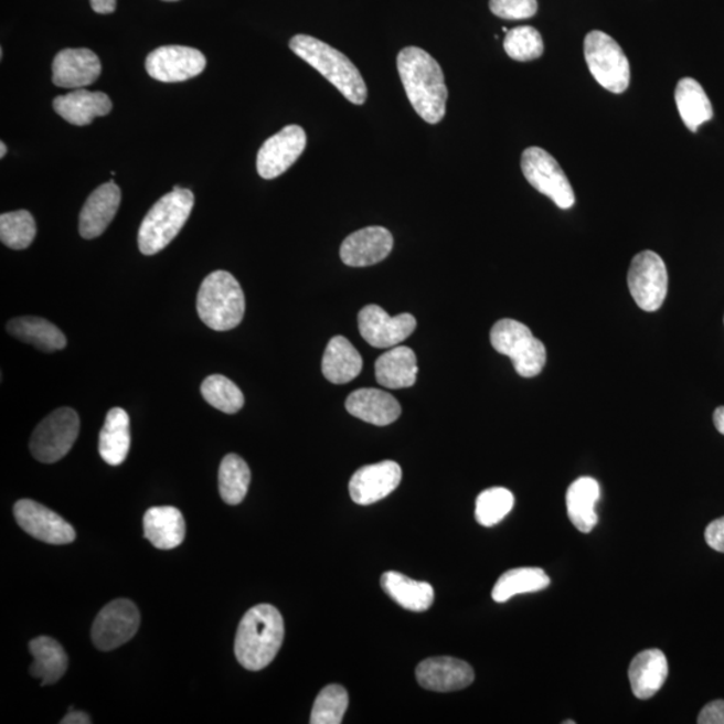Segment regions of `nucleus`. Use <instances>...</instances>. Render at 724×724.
Segmentation results:
<instances>
[{"label":"nucleus","mask_w":724,"mask_h":724,"mask_svg":"<svg viewBox=\"0 0 724 724\" xmlns=\"http://www.w3.org/2000/svg\"><path fill=\"white\" fill-rule=\"evenodd\" d=\"M285 638L283 615L270 604H260L241 620L235 657L248 671L264 670L276 659Z\"/></svg>","instance_id":"nucleus-2"},{"label":"nucleus","mask_w":724,"mask_h":724,"mask_svg":"<svg viewBox=\"0 0 724 724\" xmlns=\"http://www.w3.org/2000/svg\"><path fill=\"white\" fill-rule=\"evenodd\" d=\"M130 448V420L127 411L111 408L99 433L98 451L106 464L120 466Z\"/></svg>","instance_id":"nucleus-28"},{"label":"nucleus","mask_w":724,"mask_h":724,"mask_svg":"<svg viewBox=\"0 0 724 724\" xmlns=\"http://www.w3.org/2000/svg\"><path fill=\"white\" fill-rule=\"evenodd\" d=\"M62 724H89L92 723L91 716L81 711H74L73 707L68 714L61 721Z\"/></svg>","instance_id":"nucleus-44"},{"label":"nucleus","mask_w":724,"mask_h":724,"mask_svg":"<svg viewBox=\"0 0 724 724\" xmlns=\"http://www.w3.org/2000/svg\"><path fill=\"white\" fill-rule=\"evenodd\" d=\"M102 71V62L92 50L65 49L55 55L53 83L67 89H83L96 83Z\"/></svg>","instance_id":"nucleus-19"},{"label":"nucleus","mask_w":724,"mask_h":724,"mask_svg":"<svg viewBox=\"0 0 724 724\" xmlns=\"http://www.w3.org/2000/svg\"><path fill=\"white\" fill-rule=\"evenodd\" d=\"M402 467L396 461L384 460L361 467L349 482L354 503L373 504L392 494L402 482Z\"/></svg>","instance_id":"nucleus-16"},{"label":"nucleus","mask_w":724,"mask_h":724,"mask_svg":"<svg viewBox=\"0 0 724 724\" xmlns=\"http://www.w3.org/2000/svg\"><path fill=\"white\" fill-rule=\"evenodd\" d=\"M290 49L299 58L308 62L318 73H321L349 102L355 105L366 102L368 89L364 78L353 62L339 50L315 36L304 34L291 39Z\"/></svg>","instance_id":"nucleus-3"},{"label":"nucleus","mask_w":724,"mask_h":724,"mask_svg":"<svg viewBox=\"0 0 724 724\" xmlns=\"http://www.w3.org/2000/svg\"><path fill=\"white\" fill-rule=\"evenodd\" d=\"M8 332L42 352L52 353L66 347L65 334L54 323L40 317L12 318L8 323Z\"/></svg>","instance_id":"nucleus-29"},{"label":"nucleus","mask_w":724,"mask_h":724,"mask_svg":"<svg viewBox=\"0 0 724 724\" xmlns=\"http://www.w3.org/2000/svg\"><path fill=\"white\" fill-rule=\"evenodd\" d=\"M349 696L345 689L339 684H330L318 694L313 710H311V724H341L347 713Z\"/></svg>","instance_id":"nucleus-38"},{"label":"nucleus","mask_w":724,"mask_h":724,"mask_svg":"<svg viewBox=\"0 0 724 724\" xmlns=\"http://www.w3.org/2000/svg\"><path fill=\"white\" fill-rule=\"evenodd\" d=\"M514 502L513 492L503 487H492V489L480 492L476 504L478 523L485 528L496 526L513 510Z\"/></svg>","instance_id":"nucleus-37"},{"label":"nucleus","mask_w":724,"mask_h":724,"mask_svg":"<svg viewBox=\"0 0 724 724\" xmlns=\"http://www.w3.org/2000/svg\"><path fill=\"white\" fill-rule=\"evenodd\" d=\"M201 391L205 402L227 415L236 414L245 405V396L238 385L222 374L205 379Z\"/></svg>","instance_id":"nucleus-35"},{"label":"nucleus","mask_w":724,"mask_h":724,"mask_svg":"<svg viewBox=\"0 0 724 724\" xmlns=\"http://www.w3.org/2000/svg\"><path fill=\"white\" fill-rule=\"evenodd\" d=\"M6 153H8V147H6L4 142H0V158H4Z\"/></svg>","instance_id":"nucleus-46"},{"label":"nucleus","mask_w":724,"mask_h":724,"mask_svg":"<svg viewBox=\"0 0 724 724\" xmlns=\"http://www.w3.org/2000/svg\"><path fill=\"white\" fill-rule=\"evenodd\" d=\"M524 178L534 189L552 199L561 210H569L576 203V196L569 179L557 160L539 147H530L522 153L521 160Z\"/></svg>","instance_id":"nucleus-9"},{"label":"nucleus","mask_w":724,"mask_h":724,"mask_svg":"<svg viewBox=\"0 0 724 724\" xmlns=\"http://www.w3.org/2000/svg\"><path fill=\"white\" fill-rule=\"evenodd\" d=\"M574 723H576V722H573V721H565L564 722V724H574Z\"/></svg>","instance_id":"nucleus-47"},{"label":"nucleus","mask_w":724,"mask_h":724,"mask_svg":"<svg viewBox=\"0 0 724 724\" xmlns=\"http://www.w3.org/2000/svg\"><path fill=\"white\" fill-rule=\"evenodd\" d=\"M416 678L423 689L453 692L472 684L476 673L464 660L441 657L422 661L416 668Z\"/></svg>","instance_id":"nucleus-18"},{"label":"nucleus","mask_w":724,"mask_h":724,"mask_svg":"<svg viewBox=\"0 0 724 724\" xmlns=\"http://www.w3.org/2000/svg\"><path fill=\"white\" fill-rule=\"evenodd\" d=\"M417 359L408 347H395L380 355L374 365L379 384L390 390L414 386L417 379Z\"/></svg>","instance_id":"nucleus-26"},{"label":"nucleus","mask_w":724,"mask_h":724,"mask_svg":"<svg viewBox=\"0 0 724 724\" xmlns=\"http://www.w3.org/2000/svg\"><path fill=\"white\" fill-rule=\"evenodd\" d=\"M30 652L34 658L30 673L31 677L41 679V685L57 683L65 675L68 659L57 640L41 636L30 642Z\"/></svg>","instance_id":"nucleus-30"},{"label":"nucleus","mask_w":724,"mask_h":724,"mask_svg":"<svg viewBox=\"0 0 724 724\" xmlns=\"http://www.w3.org/2000/svg\"><path fill=\"white\" fill-rule=\"evenodd\" d=\"M140 627V611L127 598H118L99 611L92 628V640L99 651H114L128 642Z\"/></svg>","instance_id":"nucleus-11"},{"label":"nucleus","mask_w":724,"mask_h":724,"mask_svg":"<svg viewBox=\"0 0 724 724\" xmlns=\"http://www.w3.org/2000/svg\"><path fill=\"white\" fill-rule=\"evenodd\" d=\"M146 67L160 83H183L203 73L205 57L193 47L161 46L148 55Z\"/></svg>","instance_id":"nucleus-15"},{"label":"nucleus","mask_w":724,"mask_h":724,"mask_svg":"<svg viewBox=\"0 0 724 724\" xmlns=\"http://www.w3.org/2000/svg\"><path fill=\"white\" fill-rule=\"evenodd\" d=\"M551 577L541 567H517L499 577L491 597L496 603L509 601L511 597L546 589Z\"/></svg>","instance_id":"nucleus-33"},{"label":"nucleus","mask_w":724,"mask_h":724,"mask_svg":"<svg viewBox=\"0 0 724 724\" xmlns=\"http://www.w3.org/2000/svg\"><path fill=\"white\" fill-rule=\"evenodd\" d=\"M490 340L498 353L513 361L517 373L522 377L539 376L546 364L545 345L524 323L504 318L492 327Z\"/></svg>","instance_id":"nucleus-6"},{"label":"nucleus","mask_w":724,"mask_h":724,"mask_svg":"<svg viewBox=\"0 0 724 724\" xmlns=\"http://www.w3.org/2000/svg\"><path fill=\"white\" fill-rule=\"evenodd\" d=\"M164 2H178V0H164Z\"/></svg>","instance_id":"nucleus-48"},{"label":"nucleus","mask_w":724,"mask_h":724,"mask_svg":"<svg viewBox=\"0 0 724 724\" xmlns=\"http://www.w3.org/2000/svg\"><path fill=\"white\" fill-rule=\"evenodd\" d=\"M121 191L114 181L99 185L87 198L79 214V234L85 239H95L105 233L120 207Z\"/></svg>","instance_id":"nucleus-20"},{"label":"nucleus","mask_w":724,"mask_h":724,"mask_svg":"<svg viewBox=\"0 0 724 724\" xmlns=\"http://www.w3.org/2000/svg\"><path fill=\"white\" fill-rule=\"evenodd\" d=\"M715 428L724 435V407L716 408L714 412Z\"/></svg>","instance_id":"nucleus-45"},{"label":"nucleus","mask_w":724,"mask_h":724,"mask_svg":"<svg viewBox=\"0 0 724 724\" xmlns=\"http://www.w3.org/2000/svg\"><path fill=\"white\" fill-rule=\"evenodd\" d=\"M79 434V417L72 408L55 409L35 428L30 440L33 457L41 464L65 458Z\"/></svg>","instance_id":"nucleus-8"},{"label":"nucleus","mask_w":724,"mask_h":724,"mask_svg":"<svg viewBox=\"0 0 724 724\" xmlns=\"http://www.w3.org/2000/svg\"><path fill=\"white\" fill-rule=\"evenodd\" d=\"M416 318L409 313L391 317L377 305H368L359 313L362 339L374 348H395L415 332Z\"/></svg>","instance_id":"nucleus-12"},{"label":"nucleus","mask_w":724,"mask_h":724,"mask_svg":"<svg viewBox=\"0 0 724 724\" xmlns=\"http://www.w3.org/2000/svg\"><path fill=\"white\" fill-rule=\"evenodd\" d=\"M143 535L160 551H171L185 539V521L172 505L149 509L143 515Z\"/></svg>","instance_id":"nucleus-24"},{"label":"nucleus","mask_w":724,"mask_h":724,"mask_svg":"<svg viewBox=\"0 0 724 724\" xmlns=\"http://www.w3.org/2000/svg\"><path fill=\"white\" fill-rule=\"evenodd\" d=\"M492 14L508 21L529 20L536 14V0H490Z\"/></svg>","instance_id":"nucleus-40"},{"label":"nucleus","mask_w":724,"mask_h":724,"mask_svg":"<svg viewBox=\"0 0 724 724\" xmlns=\"http://www.w3.org/2000/svg\"><path fill=\"white\" fill-rule=\"evenodd\" d=\"M36 235V224L29 211L8 212L0 216V239L12 249L30 247Z\"/></svg>","instance_id":"nucleus-36"},{"label":"nucleus","mask_w":724,"mask_h":724,"mask_svg":"<svg viewBox=\"0 0 724 724\" xmlns=\"http://www.w3.org/2000/svg\"><path fill=\"white\" fill-rule=\"evenodd\" d=\"M54 110L67 123L85 127L92 124L96 117L110 114L114 104L108 95L103 92H91L76 89L68 95L54 99Z\"/></svg>","instance_id":"nucleus-23"},{"label":"nucleus","mask_w":724,"mask_h":724,"mask_svg":"<svg viewBox=\"0 0 724 724\" xmlns=\"http://www.w3.org/2000/svg\"><path fill=\"white\" fill-rule=\"evenodd\" d=\"M504 52L510 58L528 62L540 58L543 54L542 36L532 26H520L510 30L503 42Z\"/></svg>","instance_id":"nucleus-39"},{"label":"nucleus","mask_w":724,"mask_h":724,"mask_svg":"<svg viewBox=\"0 0 724 724\" xmlns=\"http://www.w3.org/2000/svg\"><path fill=\"white\" fill-rule=\"evenodd\" d=\"M91 6L97 14H111L116 11V0H91Z\"/></svg>","instance_id":"nucleus-43"},{"label":"nucleus","mask_w":724,"mask_h":724,"mask_svg":"<svg viewBox=\"0 0 724 724\" xmlns=\"http://www.w3.org/2000/svg\"><path fill=\"white\" fill-rule=\"evenodd\" d=\"M699 724H724V701H714L704 705L698 716Z\"/></svg>","instance_id":"nucleus-42"},{"label":"nucleus","mask_w":724,"mask_h":724,"mask_svg":"<svg viewBox=\"0 0 724 724\" xmlns=\"http://www.w3.org/2000/svg\"><path fill=\"white\" fill-rule=\"evenodd\" d=\"M393 236L384 227L373 226L355 231L343 241L340 255L343 264L366 267L380 264L391 254Z\"/></svg>","instance_id":"nucleus-17"},{"label":"nucleus","mask_w":724,"mask_h":724,"mask_svg":"<svg viewBox=\"0 0 724 724\" xmlns=\"http://www.w3.org/2000/svg\"><path fill=\"white\" fill-rule=\"evenodd\" d=\"M630 296L645 311H657L664 304L668 273L664 260L653 252H642L630 262L628 272Z\"/></svg>","instance_id":"nucleus-10"},{"label":"nucleus","mask_w":724,"mask_h":724,"mask_svg":"<svg viewBox=\"0 0 724 724\" xmlns=\"http://www.w3.org/2000/svg\"><path fill=\"white\" fill-rule=\"evenodd\" d=\"M14 515L18 524L35 540L50 543V545H67L76 540V532L71 523L31 499H22L14 505Z\"/></svg>","instance_id":"nucleus-13"},{"label":"nucleus","mask_w":724,"mask_h":724,"mask_svg":"<svg viewBox=\"0 0 724 724\" xmlns=\"http://www.w3.org/2000/svg\"><path fill=\"white\" fill-rule=\"evenodd\" d=\"M345 407L352 416L379 427L390 426L402 415L401 404L395 397L374 388L354 391L347 398Z\"/></svg>","instance_id":"nucleus-21"},{"label":"nucleus","mask_w":724,"mask_h":724,"mask_svg":"<svg viewBox=\"0 0 724 724\" xmlns=\"http://www.w3.org/2000/svg\"><path fill=\"white\" fill-rule=\"evenodd\" d=\"M306 134L298 125H289L264 142L257 158L260 178L272 180L280 177L295 164L306 148Z\"/></svg>","instance_id":"nucleus-14"},{"label":"nucleus","mask_w":724,"mask_h":724,"mask_svg":"<svg viewBox=\"0 0 724 724\" xmlns=\"http://www.w3.org/2000/svg\"><path fill=\"white\" fill-rule=\"evenodd\" d=\"M193 204V193L180 187H174L172 192L156 202L143 217L137 236L140 252L155 255L170 245L189 221Z\"/></svg>","instance_id":"nucleus-5"},{"label":"nucleus","mask_w":724,"mask_h":724,"mask_svg":"<svg viewBox=\"0 0 724 724\" xmlns=\"http://www.w3.org/2000/svg\"><path fill=\"white\" fill-rule=\"evenodd\" d=\"M704 539L711 549L724 553V517L709 524L705 529Z\"/></svg>","instance_id":"nucleus-41"},{"label":"nucleus","mask_w":724,"mask_h":724,"mask_svg":"<svg viewBox=\"0 0 724 724\" xmlns=\"http://www.w3.org/2000/svg\"><path fill=\"white\" fill-rule=\"evenodd\" d=\"M196 308L210 329L227 332L238 327L245 316V292L230 273L214 272L204 278L199 289Z\"/></svg>","instance_id":"nucleus-4"},{"label":"nucleus","mask_w":724,"mask_h":724,"mask_svg":"<svg viewBox=\"0 0 724 724\" xmlns=\"http://www.w3.org/2000/svg\"><path fill=\"white\" fill-rule=\"evenodd\" d=\"M362 371V359L358 349L345 337L337 336L329 341L322 359L324 379L333 384H348Z\"/></svg>","instance_id":"nucleus-27"},{"label":"nucleus","mask_w":724,"mask_h":724,"mask_svg":"<svg viewBox=\"0 0 724 724\" xmlns=\"http://www.w3.org/2000/svg\"><path fill=\"white\" fill-rule=\"evenodd\" d=\"M634 695L647 701L658 694L668 677V661L660 649H647L632 660L628 671Z\"/></svg>","instance_id":"nucleus-22"},{"label":"nucleus","mask_w":724,"mask_h":724,"mask_svg":"<svg viewBox=\"0 0 724 724\" xmlns=\"http://www.w3.org/2000/svg\"><path fill=\"white\" fill-rule=\"evenodd\" d=\"M382 586L386 595L404 609L426 611L433 607L435 592L428 583L415 582L402 573L386 572L382 577Z\"/></svg>","instance_id":"nucleus-31"},{"label":"nucleus","mask_w":724,"mask_h":724,"mask_svg":"<svg viewBox=\"0 0 724 724\" xmlns=\"http://www.w3.org/2000/svg\"><path fill=\"white\" fill-rule=\"evenodd\" d=\"M601 497L600 483L590 477L574 480L566 491L567 515L573 526L588 534L597 526L596 504Z\"/></svg>","instance_id":"nucleus-25"},{"label":"nucleus","mask_w":724,"mask_h":724,"mask_svg":"<svg viewBox=\"0 0 724 724\" xmlns=\"http://www.w3.org/2000/svg\"><path fill=\"white\" fill-rule=\"evenodd\" d=\"M397 71L416 114L428 124H438L446 115L448 91L441 67L419 47H405L397 55Z\"/></svg>","instance_id":"nucleus-1"},{"label":"nucleus","mask_w":724,"mask_h":724,"mask_svg":"<svg viewBox=\"0 0 724 724\" xmlns=\"http://www.w3.org/2000/svg\"><path fill=\"white\" fill-rule=\"evenodd\" d=\"M252 472L245 460L238 455L230 454L220 467V492L227 504H239L246 498Z\"/></svg>","instance_id":"nucleus-34"},{"label":"nucleus","mask_w":724,"mask_h":724,"mask_svg":"<svg viewBox=\"0 0 724 724\" xmlns=\"http://www.w3.org/2000/svg\"><path fill=\"white\" fill-rule=\"evenodd\" d=\"M675 102L680 117L691 132L713 118V105L701 84L694 78L680 79L675 89Z\"/></svg>","instance_id":"nucleus-32"},{"label":"nucleus","mask_w":724,"mask_h":724,"mask_svg":"<svg viewBox=\"0 0 724 724\" xmlns=\"http://www.w3.org/2000/svg\"><path fill=\"white\" fill-rule=\"evenodd\" d=\"M584 54L592 76L604 89L615 95L628 89L630 66L626 53L610 35L603 31H590L584 42Z\"/></svg>","instance_id":"nucleus-7"}]
</instances>
